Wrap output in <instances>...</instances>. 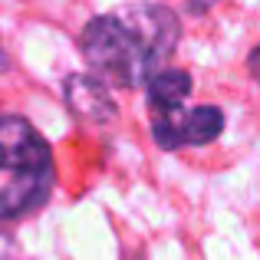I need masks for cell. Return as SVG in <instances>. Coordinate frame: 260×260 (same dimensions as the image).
Masks as SVG:
<instances>
[{
    "label": "cell",
    "instance_id": "6da1fadb",
    "mask_svg": "<svg viewBox=\"0 0 260 260\" xmlns=\"http://www.w3.org/2000/svg\"><path fill=\"white\" fill-rule=\"evenodd\" d=\"M178 17L161 4H125L86 23L83 56L106 83L135 89L161 73L178 43Z\"/></svg>",
    "mask_w": 260,
    "mask_h": 260
},
{
    "label": "cell",
    "instance_id": "7a4b0ae2",
    "mask_svg": "<svg viewBox=\"0 0 260 260\" xmlns=\"http://www.w3.org/2000/svg\"><path fill=\"white\" fill-rule=\"evenodd\" d=\"M0 172L13 178L0 188V217L17 221L43 208L53 191V155L46 139L23 115H0Z\"/></svg>",
    "mask_w": 260,
    "mask_h": 260
},
{
    "label": "cell",
    "instance_id": "3957f363",
    "mask_svg": "<svg viewBox=\"0 0 260 260\" xmlns=\"http://www.w3.org/2000/svg\"><path fill=\"white\" fill-rule=\"evenodd\" d=\"M221 128H224V112L217 106H194L188 112L178 106L172 112H155L152 139L165 152H175L184 145H208L221 135Z\"/></svg>",
    "mask_w": 260,
    "mask_h": 260
},
{
    "label": "cell",
    "instance_id": "277c9868",
    "mask_svg": "<svg viewBox=\"0 0 260 260\" xmlns=\"http://www.w3.org/2000/svg\"><path fill=\"white\" fill-rule=\"evenodd\" d=\"M191 95V76L181 70H161L148 79V109L172 112Z\"/></svg>",
    "mask_w": 260,
    "mask_h": 260
},
{
    "label": "cell",
    "instance_id": "5b68a950",
    "mask_svg": "<svg viewBox=\"0 0 260 260\" xmlns=\"http://www.w3.org/2000/svg\"><path fill=\"white\" fill-rule=\"evenodd\" d=\"M10 70V56L4 53V43H0V73H7Z\"/></svg>",
    "mask_w": 260,
    "mask_h": 260
},
{
    "label": "cell",
    "instance_id": "8992f818",
    "mask_svg": "<svg viewBox=\"0 0 260 260\" xmlns=\"http://www.w3.org/2000/svg\"><path fill=\"white\" fill-rule=\"evenodd\" d=\"M250 70H254V73H257V79H260V46H257L254 56H250Z\"/></svg>",
    "mask_w": 260,
    "mask_h": 260
}]
</instances>
